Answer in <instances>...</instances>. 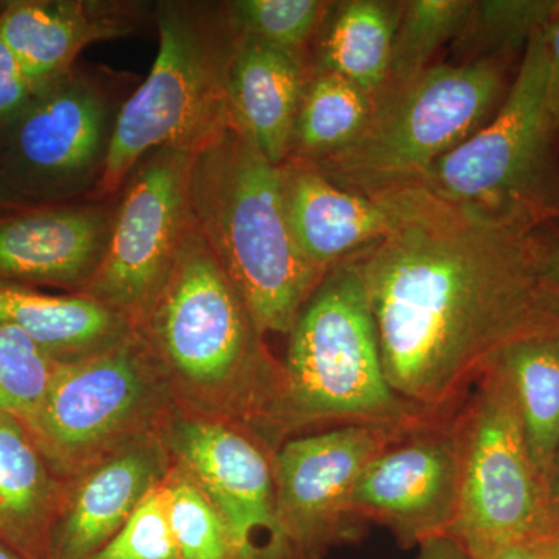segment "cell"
Segmentation results:
<instances>
[{"label":"cell","mask_w":559,"mask_h":559,"mask_svg":"<svg viewBox=\"0 0 559 559\" xmlns=\"http://www.w3.org/2000/svg\"><path fill=\"white\" fill-rule=\"evenodd\" d=\"M395 213L388 237L352 261L389 384L443 417L503 348L559 323L533 230L473 218L412 191L377 197Z\"/></svg>","instance_id":"cell-1"},{"label":"cell","mask_w":559,"mask_h":559,"mask_svg":"<svg viewBox=\"0 0 559 559\" xmlns=\"http://www.w3.org/2000/svg\"><path fill=\"white\" fill-rule=\"evenodd\" d=\"M135 330L156 359L176 409L246 429L272 454L288 439L282 362L194 224Z\"/></svg>","instance_id":"cell-2"},{"label":"cell","mask_w":559,"mask_h":559,"mask_svg":"<svg viewBox=\"0 0 559 559\" xmlns=\"http://www.w3.org/2000/svg\"><path fill=\"white\" fill-rule=\"evenodd\" d=\"M194 226L240 293L263 336H288L325 275L301 255L274 165L235 124L194 154Z\"/></svg>","instance_id":"cell-3"},{"label":"cell","mask_w":559,"mask_h":559,"mask_svg":"<svg viewBox=\"0 0 559 559\" xmlns=\"http://www.w3.org/2000/svg\"><path fill=\"white\" fill-rule=\"evenodd\" d=\"M154 20L156 61L121 105L94 201L117 193L153 151L194 156L231 127L227 84L238 35L226 3L162 2Z\"/></svg>","instance_id":"cell-4"},{"label":"cell","mask_w":559,"mask_h":559,"mask_svg":"<svg viewBox=\"0 0 559 559\" xmlns=\"http://www.w3.org/2000/svg\"><path fill=\"white\" fill-rule=\"evenodd\" d=\"M544 28L530 39L496 116L399 191L521 229L559 219V128L547 98Z\"/></svg>","instance_id":"cell-5"},{"label":"cell","mask_w":559,"mask_h":559,"mask_svg":"<svg viewBox=\"0 0 559 559\" xmlns=\"http://www.w3.org/2000/svg\"><path fill=\"white\" fill-rule=\"evenodd\" d=\"M520 62L498 57L433 64L388 84L358 140L316 167L341 189L370 198L406 189L496 116Z\"/></svg>","instance_id":"cell-6"},{"label":"cell","mask_w":559,"mask_h":559,"mask_svg":"<svg viewBox=\"0 0 559 559\" xmlns=\"http://www.w3.org/2000/svg\"><path fill=\"white\" fill-rule=\"evenodd\" d=\"M288 337L282 362L288 439L330 423L406 425L436 417L389 384L369 297L352 260L326 272Z\"/></svg>","instance_id":"cell-7"},{"label":"cell","mask_w":559,"mask_h":559,"mask_svg":"<svg viewBox=\"0 0 559 559\" xmlns=\"http://www.w3.org/2000/svg\"><path fill=\"white\" fill-rule=\"evenodd\" d=\"M460 491L448 535L476 559L524 540L550 538L557 516L530 454L509 378L496 362L457 412Z\"/></svg>","instance_id":"cell-8"},{"label":"cell","mask_w":559,"mask_h":559,"mask_svg":"<svg viewBox=\"0 0 559 559\" xmlns=\"http://www.w3.org/2000/svg\"><path fill=\"white\" fill-rule=\"evenodd\" d=\"M175 409L156 359L134 330L108 352L58 366L24 426L66 480L114 448L160 432Z\"/></svg>","instance_id":"cell-9"},{"label":"cell","mask_w":559,"mask_h":559,"mask_svg":"<svg viewBox=\"0 0 559 559\" xmlns=\"http://www.w3.org/2000/svg\"><path fill=\"white\" fill-rule=\"evenodd\" d=\"M193 154L157 150L124 180L100 266L86 294L138 326L170 277L193 227Z\"/></svg>","instance_id":"cell-10"},{"label":"cell","mask_w":559,"mask_h":559,"mask_svg":"<svg viewBox=\"0 0 559 559\" xmlns=\"http://www.w3.org/2000/svg\"><path fill=\"white\" fill-rule=\"evenodd\" d=\"M120 108L98 79L75 68L39 87L3 140L0 173L20 201L95 187Z\"/></svg>","instance_id":"cell-11"},{"label":"cell","mask_w":559,"mask_h":559,"mask_svg":"<svg viewBox=\"0 0 559 559\" xmlns=\"http://www.w3.org/2000/svg\"><path fill=\"white\" fill-rule=\"evenodd\" d=\"M428 419L406 425H345L289 437L280 444L272 454L275 509L294 558L322 559L331 547L358 535L362 522L349 511V498L364 468Z\"/></svg>","instance_id":"cell-12"},{"label":"cell","mask_w":559,"mask_h":559,"mask_svg":"<svg viewBox=\"0 0 559 559\" xmlns=\"http://www.w3.org/2000/svg\"><path fill=\"white\" fill-rule=\"evenodd\" d=\"M160 437L229 525L237 559H296L277 520L272 452L248 430L175 409Z\"/></svg>","instance_id":"cell-13"},{"label":"cell","mask_w":559,"mask_h":559,"mask_svg":"<svg viewBox=\"0 0 559 559\" xmlns=\"http://www.w3.org/2000/svg\"><path fill=\"white\" fill-rule=\"evenodd\" d=\"M457 414L421 423L384 448L364 468L349 511L359 522L384 525L404 547L450 533L457 514Z\"/></svg>","instance_id":"cell-14"},{"label":"cell","mask_w":559,"mask_h":559,"mask_svg":"<svg viewBox=\"0 0 559 559\" xmlns=\"http://www.w3.org/2000/svg\"><path fill=\"white\" fill-rule=\"evenodd\" d=\"M170 452L160 432L135 437L64 480L47 559H91L167 476Z\"/></svg>","instance_id":"cell-15"},{"label":"cell","mask_w":559,"mask_h":559,"mask_svg":"<svg viewBox=\"0 0 559 559\" xmlns=\"http://www.w3.org/2000/svg\"><path fill=\"white\" fill-rule=\"evenodd\" d=\"M114 210L94 201L0 213V280L80 294L100 266Z\"/></svg>","instance_id":"cell-16"},{"label":"cell","mask_w":559,"mask_h":559,"mask_svg":"<svg viewBox=\"0 0 559 559\" xmlns=\"http://www.w3.org/2000/svg\"><path fill=\"white\" fill-rule=\"evenodd\" d=\"M280 175L294 240L322 275L388 237L395 224L388 202L341 189L312 162L285 160Z\"/></svg>","instance_id":"cell-17"},{"label":"cell","mask_w":559,"mask_h":559,"mask_svg":"<svg viewBox=\"0 0 559 559\" xmlns=\"http://www.w3.org/2000/svg\"><path fill=\"white\" fill-rule=\"evenodd\" d=\"M139 10L102 0H16L0 11V39L38 91L72 70L86 47L134 33Z\"/></svg>","instance_id":"cell-18"},{"label":"cell","mask_w":559,"mask_h":559,"mask_svg":"<svg viewBox=\"0 0 559 559\" xmlns=\"http://www.w3.org/2000/svg\"><path fill=\"white\" fill-rule=\"evenodd\" d=\"M310 75L307 58L238 35L227 84L231 124L274 165L288 159Z\"/></svg>","instance_id":"cell-19"},{"label":"cell","mask_w":559,"mask_h":559,"mask_svg":"<svg viewBox=\"0 0 559 559\" xmlns=\"http://www.w3.org/2000/svg\"><path fill=\"white\" fill-rule=\"evenodd\" d=\"M0 323L20 330L58 366L108 352L135 330L120 312L86 294L53 296L3 280Z\"/></svg>","instance_id":"cell-20"},{"label":"cell","mask_w":559,"mask_h":559,"mask_svg":"<svg viewBox=\"0 0 559 559\" xmlns=\"http://www.w3.org/2000/svg\"><path fill=\"white\" fill-rule=\"evenodd\" d=\"M64 480L24 423L0 412V538L31 559H47Z\"/></svg>","instance_id":"cell-21"},{"label":"cell","mask_w":559,"mask_h":559,"mask_svg":"<svg viewBox=\"0 0 559 559\" xmlns=\"http://www.w3.org/2000/svg\"><path fill=\"white\" fill-rule=\"evenodd\" d=\"M401 5L393 0L331 2L312 44L311 73H331L377 97L389 83Z\"/></svg>","instance_id":"cell-22"},{"label":"cell","mask_w":559,"mask_h":559,"mask_svg":"<svg viewBox=\"0 0 559 559\" xmlns=\"http://www.w3.org/2000/svg\"><path fill=\"white\" fill-rule=\"evenodd\" d=\"M492 362L509 378L530 454L547 484L559 448V323L514 341Z\"/></svg>","instance_id":"cell-23"},{"label":"cell","mask_w":559,"mask_h":559,"mask_svg":"<svg viewBox=\"0 0 559 559\" xmlns=\"http://www.w3.org/2000/svg\"><path fill=\"white\" fill-rule=\"evenodd\" d=\"M371 110L373 97L355 84L331 73H311L301 95L288 159L318 164L336 156L362 134Z\"/></svg>","instance_id":"cell-24"},{"label":"cell","mask_w":559,"mask_h":559,"mask_svg":"<svg viewBox=\"0 0 559 559\" xmlns=\"http://www.w3.org/2000/svg\"><path fill=\"white\" fill-rule=\"evenodd\" d=\"M559 0H474L452 43L454 64L487 58H522L530 39L549 24Z\"/></svg>","instance_id":"cell-25"},{"label":"cell","mask_w":559,"mask_h":559,"mask_svg":"<svg viewBox=\"0 0 559 559\" xmlns=\"http://www.w3.org/2000/svg\"><path fill=\"white\" fill-rule=\"evenodd\" d=\"M474 0H406L393 39L389 83L414 79L436 64L441 47L454 43ZM385 84V86H388Z\"/></svg>","instance_id":"cell-26"},{"label":"cell","mask_w":559,"mask_h":559,"mask_svg":"<svg viewBox=\"0 0 559 559\" xmlns=\"http://www.w3.org/2000/svg\"><path fill=\"white\" fill-rule=\"evenodd\" d=\"M160 487L179 559H237L229 525L189 473L171 462Z\"/></svg>","instance_id":"cell-27"},{"label":"cell","mask_w":559,"mask_h":559,"mask_svg":"<svg viewBox=\"0 0 559 559\" xmlns=\"http://www.w3.org/2000/svg\"><path fill=\"white\" fill-rule=\"evenodd\" d=\"M331 2L322 0H234L226 2L235 32L310 61L312 44Z\"/></svg>","instance_id":"cell-28"},{"label":"cell","mask_w":559,"mask_h":559,"mask_svg":"<svg viewBox=\"0 0 559 559\" xmlns=\"http://www.w3.org/2000/svg\"><path fill=\"white\" fill-rule=\"evenodd\" d=\"M57 367L20 330L0 323V412L25 425L38 411Z\"/></svg>","instance_id":"cell-29"},{"label":"cell","mask_w":559,"mask_h":559,"mask_svg":"<svg viewBox=\"0 0 559 559\" xmlns=\"http://www.w3.org/2000/svg\"><path fill=\"white\" fill-rule=\"evenodd\" d=\"M91 559H179L160 485Z\"/></svg>","instance_id":"cell-30"},{"label":"cell","mask_w":559,"mask_h":559,"mask_svg":"<svg viewBox=\"0 0 559 559\" xmlns=\"http://www.w3.org/2000/svg\"><path fill=\"white\" fill-rule=\"evenodd\" d=\"M35 94L36 87L0 39V142L7 139Z\"/></svg>","instance_id":"cell-31"},{"label":"cell","mask_w":559,"mask_h":559,"mask_svg":"<svg viewBox=\"0 0 559 559\" xmlns=\"http://www.w3.org/2000/svg\"><path fill=\"white\" fill-rule=\"evenodd\" d=\"M540 274L547 289L559 304V219L540 224L533 229Z\"/></svg>","instance_id":"cell-32"},{"label":"cell","mask_w":559,"mask_h":559,"mask_svg":"<svg viewBox=\"0 0 559 559\" xmlns=\"http://www.w3.org/2000/svg\"><path fill=\"white\" fill-rule=\"evenodd\" d=\"M547 60V98L551 116L559 128V7L544 28Z\"/></svg>","instance_id":"cell-33"},{"label":"cell","mask_w":559,"mask_h":559,"mask_svg":"<svg viewBox=\"0 0 559 559\" xmlns=\"http://www.w3.org/2000/svg\"><path fill=\"white\" fill-rule=\"evenodd\" d=\"M417 559H476L451 535L432 536L418 546Z\"/></svg>","instance_id":"cell-34"},{"label":"cell","mask_w":559,"mask_h":559,"mask_svg":"<svg viewBox=\"0 0 559 559\" xmlns=\"http://www.w3.org/2000/svg\"><path fill=\"white\" fill-rule=\"evenodd\" d=\"M488 559H558L550 538L511 544L492 554Z\"/></svg>","instance_id":"cell-35"},{"label":"cell","mask_w":559,"mask_h":559,"mask_svg":"<svg viewBox=\"0 0 559 559\" xmlns=\"http://www.w3.org/2000/svg\"><path fill=\"white\" fill-rule=\"evenodd\" d=\"M547 487H549L551 507H554L555 516H557V521H558V518H559V448H558L557 454H555L554 463H551L549 479H547Z\"/></svg>","instance_id":"cell-36"},{"label":"cell","mask_w":559,"mask_h":559,"mask_svg":"<svg viewBox=\"0 0 559 559\" xmlns=\"http://www.w3.org/2000/svg\"><path fill=\"white\" fill-rule=\"evenodd\" d=\"M20 202V198L14 194L2 173H0V207H9V205H16Z\"/></svg>","instance_id":"cell-37"},{"label":"cell","mask_w":559,"mask_h":559,"mask_svg":"<svg viewBox=\"0 0 559 559\" xmlns=\"http://www.w3.org/2000/svg\"><path fill=\"white\" fill-rule=\"evenodd\" d=\"M0 559H31L25 557L24 554H21L20 550L14 549L13 546H10L7 540L0 538Z\"/></svg>","instance_id":"cell-38"},{"label":"cell","mask_w":559,"mask_h":559,"mask_svg":"<svg viewBox=\"0 0 559 559\" xmlns=\"http://www.w3.org/2000/svg\"><path fill=\"white\" fill-rule=\"evenodd\" d=\"M551 547H554L555 555L559 559V518L557 521V525H555L554 532L550 535Z\"/></svg>","instance_id":"cell-39"}]
</instances>
